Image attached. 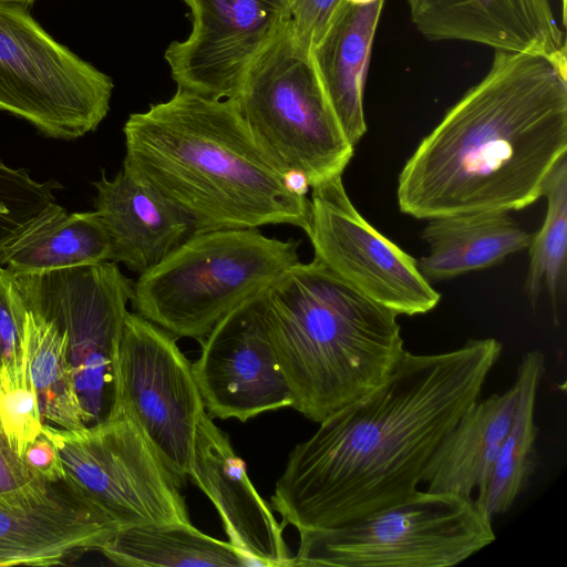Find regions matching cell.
I'll use <instances>...</instances> for the list:
<instances>
[{"label": "cell", "mask_w": 567, "mask_h": 567, "mask_svg": "<svg viewBox=\"0 0 567 567\" xmlns=\"http://www.w3.org/2000/svg\"><path fill=\"white\" fill-rule=\"evenodd\" d=\"M502 349L483 338L440 353L405 350L379 385L292 449L270 507L302 532L348 524L415 495L443 439L481 398Z\"/></svg>", "instance_id": "cell-1"}, {"label": "cell", "mask_w": 567, "mask_h": 567, "mask_svg": "<svg viewBox=\"0 0 567 567\" xmlns=\"http://www.w3.org/2000/svg\"><path fill=\"white\" fill-rule=\"evenodd\" d=\"M567 68L495 50L486 75L421 141L398 178L416 219L519 210L567 155Z\"/></svg>", "instance_id": "cell-2"}, {"label": "cell", "mask_w": 567, "mask_h": 567, "mask_svg": "<svg viewBox=\"0 0 567 567\" xmlns=\"http://www.w3.org/2000/svg\"><path fill=\"white\" fill-rule=\"evenodd\" d=\"M122 169L190 219L194 233L287 224L307 229L310 199L292 194L250 133L237 99L177 87L132 113Z\"/></svg>", "instance_id": "cell-3"}, {"label": "cell", "mask_w": 567, "mask_h": 567, "mask_svg": "<svg viewBox=\"0 0 567 567\" xmlns=\"http://www.w3.org/2000/svg\"><path fill=\"white\" fill-rule=\"evenodd\" d=\"M260 296L291 408L313 422L373 390L405 352L398 315L315 258L293 265Z\"/></svg>", "instance_id": "cell-4"}, {"label": "cell", "mask_w": 567, "mask_h": 567, "mask_svg": "<svg viewBox=\"0 0 567 567\" xmlns=\"http://www.w3.org/2000/svg\"><path fill=\"white\" fill-rule=\"evenodd\" d=\"M299 241L257 228L192 234L133 284L135 313L175 338L203 339L231 309L299 262Z\"/></svg>", "instance_id": "cell-5"}, {"label": "cell", "mask_w": 567, "mask_h": 567, "mask_svg": "<svg viewBox=\"0 0 567 567\" xmlns=\"http://www.w3.org/2000/svg\"><path fill=\"white\" fill-rule=\"evenodd\" d=\"M291 567H450L495 539L473 497L417 491L340 526L299 532Z\"/></svg>", "instance_id": "cell-6"}, {"label": "cell", "mask_w": 567, "mask_h": 567, "mask_svg": "<svg viewBox=\"0 0 567 567\" xmlns=\"http://www.w3.org/2000/svg\"><path fill=\"white\" fill-rule=\"evenodd\" d=\"M237 100L250 133L281 175L300 172L310 187L342 175L354 147L337 122L310 50L295 35L291 21L251 65Z\"/></svg>", "instance_id": "cell-7"}, {"label": "cell", "mask_w": 567, "mask_h": 567, "mask_svg": "<svg viewBox=\"0 0 567 567\" xmlns=\"http://www.w3.org/2000/svg\"><path fill=\"white\" fill-rule=\"evenodd\" d=\"M114 82L53 38L30 7L0 1V110L47 137L75 140L110 111Z\"/></svg>", "instance_id": "cell-8"}, {"label": "cell", "mask_w": 567, "mask_h": 567, "mask_svg": "<svg viewBox=\"0 0 567 567\" xmlns=\"http://www.w3.org/2000/svg\"><path fill=\"white\" fill-rule=\"evenodd\" d=\"M29 309L65 336L87 426L117 412V357L133 284L114 261L14 276Z\"/></svg>", "instance_id": "cell-9"}, {"label": "cell", "mask_w": 567, "mask_h": 567, "mask_svg": "<svg viewBox=\"0 0 567 567\" xmlns=\"http://www.w3.org/2000/svg\"><path fill=\"white\" fill-rule=\"evenodd\" d=\"M44 426L66 478L121 528L192 524L182 485L125 412L80 430Z\"/></svg>", "instance_id": "cell-10"}, {"label": "cell", "mask_w": 567, "mask_h": 567, "mask_svg": "<svg viewBox=\"0 0 567 567\" xmlns=\"http://www.w3.org/2000/svg\"><path fill=\"white\" fill-rule=\"evenodd\" d=\"M117 389V412L136 423L183 486L206 410L192 364L176 338L135 312L127 311L123 324Z\"/></svg>", "instance_id": "cell-11"}, {"label": "cell", "mask_w": 567, "mask_h": 567, "mask_svg": "<svg viewBox=\"0 0 567 567\" xmlns=\"http://www.w3.org/2000/svg\"><path fill=\"white\" fill-rule=\"evenodd\" d=\"M305 233L315 259L398 316L423 315L437 306L441 295L421 274L417 261L357 210L342 175L311 186Z\"/></svg>", "instance_id": "cell-12"}, {"label": "cell", "mask_w": 567, "mask_h": 567, "mask_svg": "<svg viewBox=\"0 0 567 567\" xmlns=\"http://www.w3.org/2000/svg\"><path fill=\"white\" fill-rule=\"evenodd\" d=\"M190 10L188 37L164 52L177 87L237 99L245 78L290 23L288 0H182Z\"/></svg>", "instance_id": "cell-13"}, {"label": "cell", "mask_w": 567, "mask_h": 567, "mask_svg": "<svg viewBox=\"0 0 567 567\" xmlns=\"http://www.w3.org/2000/svg\"><path fill=\"white\" fill-rule=\"evenodd\" d=\"M260 292L231 309L200 339L202 352L192 368L210 416L246 422L292 406L290 385L265 326Z\"/></svg>", "instance_id": "cell-14"}, {"label": "cell", "mask_w": 567, "mask_h": 567, "mask_svg": "<svg viewBox=\"0 0 567 567\" xmlns=\"http://www.w3.org/2000/svg\"><path fill=\"white\" fill-rule=\"evenodd\" d=\"M121 528L70 480L37 496L0 498V566H52L100 548Z\"/></svg>", "instance_id": "cell-15"}, {"label": "cell", "mask_w": 567, "mask_h": 567, "mask_svg": "<svg viewBox=\"0 0 567 567\" xmlns=\"http://www.w3.org/2000/svg\"><path fill=\"white\" fill-rule=\"evenodd\" d=\"M188 477L212 501L229 543L241 554L256 566L291 567L285 524L258 494L245 462L207 412L199 420Z\"/></svg>", "instance_id": "cell-16"}, {"label": "cell", "mask_w": 567, "mask_h": 567, "mask_svg": "<svg viewBox=\"0 0 567 567\" xmlns=\"http://www.w3.org/2000/svg\"><path fill=\"white\" fill-rule=\"evenodd\" d=\"M414 28L430 41H465L540 54L567 68L564 33L549 0H405Z\"/></svg>", "instance_id": "cell-17"}, {"label": "cell", "mask_w": 567, "mask_h": 567, "mask_svg": "<svg viewBox=\"0 0 567 567\" xmlns=\"http://www.w3.org/2000/svg\"><path fill=\"white\" fill-rule=\"evenodd\" d=\"M94 208L110 241V261L143 274L185 241L190 219L156 190L121 169L93 182Z\"/></svg>", "instance_id": "cell-18"}, {"label": "cell", "mask_w": 567, "mask_h": 567, "mask_svg": "<svg viewBox=\"0 0 567 567\" xmlns=\"http://www.w3.org/2000/svg\"><path fill=\"white\" fill-rule=\"evenodd\" d=\"M384 2L351 4L340 0L321 39L310 50L327 102L353 147L367 132L363 94Z\"/></svg>", "instance_id": "cell-19"}, {"label": "cell", "mask_w": 567, "mask_h": 567, "mask_svg": "<svg viewBox=\"0 0 567 567\" xmlns=\"http://www.w3.org/2000/svg\"><path fill=\"white\" fill-rule=\"evenodd\" d=\"M516 381L503 393L477 400L443 439L424 472L427 491L472 497L482 494L512 423Z\"/></svg>", "instance_id": "cell-20"}, {"label": "cell", "mask_w": 567, "mask_h": 567, "mask_svg": "<svg viewBox=\"0 0 567 567\" xmlns=\"http://www.w3.org/2000/svg\"><path fill=\"white\" fill-rule=\"evenodd\" d=\"M422 238L429 254L417 267L429 281L484 269L528 247L532 235L508 212H483L427 219Z\"/></svg>", "instance_id": "cell-21"}, {"label": "cell", "mask_w": 567, "mask_h": 567, "mask_svg": "<svg viewBox=\"0 0 567 567\" xmlns=\"http://www.w3.org/2000/svg\"><path fill=\"white\" fill-rule=\"evenodd\" d=\"M110 261V241L94 212L68 214L56 206L0 251L13 276Z\"/></svg>", "instance_id": "cell-22"}, {"label": "cell", "mask_w": 567, "mask_h": 567, "mask_svg": "<svg viewBox=\"0 0 567 567\" xmlns=\"http://www.w3.org/2000/svg\"><path fill=\"white\" fill-rule=\"evenodd\" d=\"M120 566L255 567L233 544L204 534L192 524L122 527L100 548Z\"/></svg>", "instance_id": "cell-23"}, {"label": "cell", "mask_w": 567, "mask_h": 567, "mask_svg": "<svg viewBox=\"0 0 567 567\" xmlns=\"http://www.w3.org/2000/svg\"><path fill=\"white\" fill-rule=\"evenodd\" d=\"M544 370L545 357L538 350L527 352L518 365V398L514 416L501 445L489 482L485 491L474 498L492 518L509 511L534 471L538 433L535 405Z\"/></svg>", "instance_id": "cell-24"}, {"label": "cell", "mask_w": 567, "mask_h": 567, "mask_svg": "<svg viewBox=\"0 0 567 567\" xmlns=\"http://www.w3.org/2000/svg\"><path fill=\"white\" fill-rule=\"evenodd\" d=\"M23 348L43 420L65 430L87 426L68 357L66 336L28 308Z\"/></svg>", "instance_id": "cell-25"}, {"label": "cell", "mask_w": 567, "mask_h": 567, "mask_svg": "<svg viewBox=\"0 0 567 567\" xmlns=\"http://www.w3.org/2000/svg\"><path fill=\"white\" fill-rule=\"evenodd\" d=\"M547 208L539 230L529 241V266L525 291L535 305L546 290L554 308L555 323L559 324L557 303L566 281L567 255V155L551 169L543 192Z\"/></svg>", "instance_id": "cell-26"}, {"label": "cell", "mask_w": 567, "mask_h": 567, "mask_svg": "<svg viewBox=\"0 0 567 567\" xmlns=\"http://www.w3.org/2000/svg\"><path fill=\"white\" fill-rule=\"evenodd\" d=\"M0 424L20 457L44 425L24 348L21 355L0 365Z\"/></svg>", "instance_id": "cell-27"}, {"label": "cell", "mask_w": 567, "mask_h": 567, "mask_svg": "<svg viewBox=\"0 0 567 567\" xmlns=\"http://www.w3.org/2000/svg\"><path fill=\"white\" fill-rule=\"evenodd\" d=\"M55 179L38 182L25 168L0 161V251L55 206Z\"/></svg>", "instance_id": "cell-28"}, {"label": "cell", "mask_w": 567, "mask_h": 567, "mask_svg": "<svg viewBox=\"0 0 567 567\" xmlns=\"http://www.w3.org/2000/svg\"><path fill=\"white\" fill-rule=\"evenodd\" d=\"M27 312L14 276L0 265V365L23 352Z\"/></svg>", "instance_id": "cell-29"}, {"label": "cell", "mask_w": 567, "mask_h": 567, "mask_svg": "<svg viewBox=\"0 0 567 567\" xmlns=\"http://www.w3.org/2000/svg\"><path fill=\"white\" fill-rule=\"evenodd\" d=\"M52 483L33 472L0 430V498L21 499L45 493Z\"/></svg>", "instance_id": "cell-30"}, {"label": "cell", "mask_w": 567, "mask_h": 567, "mask_svg": "<svg viewBox=\"0 0 567 567\" xmlns=\"http://www.w3.org/2000/svg\"><path fill=\"white\" fill-rule=\"evenodd\" d=\"M339 1L288 0L292 31L307 49L319 42Z\"/></svg>", "instance_id": "cell-31"}, {"label": "cell", "mask_w": 567, "mask_h": 567, "mask_svg": "<svg viewBox=\"0 0 567 567\" xmlns=\"http://www.w3.org/2000/svg\"><path fill=\"white\" fill-rule=\"evenodd\" d=\"M23 458L30 468L47 482L54 483L65 478L59 450L44 425L41 433L27 447Z\"/></svg>", "instance_id": "cell-32"}, {"label": "cell", "mask_w": 567, "mask_h": 567, "mask_svg": "<svg viewBox=\"0 0 567 567\" xmlns=\"http://www.w3.org/2000/svg\"><path fill=\"white\" fill-rule=\"evenodd\" d=\"M284 184L289 192L299 196H306L310 187L307 177L297 171H290L282 175Z\"/></svg>", "instance_id": "cell-33"}, {"label": "cell", "mask_w": 567, "mask_h": 567, "mask_svg": "<svg viewBox=\"0 0 567 567\" xmlns=\"http://www.w3.org/2000/svg\"><path fill=\"white\" fill-rule=\"evenodd\" d=\"M0 1L19 2V3L25 4L31 8L37 0H0Z\"/></svg>", "instance_id": "cell-34"}, {"label": "cell", "mask_w": 567, "mask_h": 567, "mask_svg": "<svg viewBox=\"0 0 567 567\" xmlns=\"http://www.w3.org/2000/svg\"><path fill=\"white\" fill-rule=\"evenodd\" d=\"M346 1L351 4H369V3H373L378 0H346Z\"/></svg>", "instance_id": "cell-35"}, {"label": "cell", "mask_w": 567, "mask_h": 567, "mask_svg": "<svg viewBox=\"0 0 567 567\" xmlns=\"http://www.w3.org/2000/svg\"><path fill=\"white\" fill-rule=\"evenodd\" d=\"M563 24L566 25V0H561Z\"/></svg>", "instance_id": "cell-36"}, {"label": "cell", "mask_w": 567, "mask_h": 567, "mask_svg": "<svg viewBox=\"0 0 567 567\" xmlns=\"http://www.w3.org/2000/svg\"><path fill=\"white\" fill-rule=\"evenodd\" d=\"M0 430L2 431L1 424H0Z\"/></svg>", "instance_id": "cell-37"}]
</instances>
